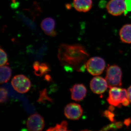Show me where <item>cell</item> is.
Returning a JSON list of instances; mask_svg holds the SVG:
<instances>
[{
	"label": "cell",
	"instance_id": "cell-23",
	"mask_svg": "<svg viewBox=\"0 0 131 131\" xmlns=\"http://www.w3.org/2000/svg\"><path fill=\"white\" fill-rule=\"evenodd\" d=\"M127 96L128 99L131 103V86L129 87L127 90Z\"/></svg>",
	"mask_w": 131,
	"mask_h": 131
},
{
	"label": "cell",
	"instance_id": "cell-11",
	"mask_svg": "<svg viewBox=\"0 0 131 131\" xmlns=\"http://www.w3.org/2000/svg\"><path fill=\"white\" fill-rule=\"evenodd\" d=\"M56 21L54 19L48 17L43 20L41 23V27L47 35L54 37L57 35L55 31Z\"/></svg>",
	"mask_w": 131,
	"mask_h": 131
},
{
	"label": "cell",
	"instance_id": "cell-14",
	"mask_svg": "<svg viewBox=\"0 0 131 131\" xmlns=\"http://www.w3.org/2000/svg\"><path fill=\"white\" fill-rule=\"evenodd\" d=\"M33 67L35 74L38 76H42L50 71V67L48 64L43 63L40 64L38 61L34 62Z\"/></svg>",
	"mask_w": 131,
	"mask_h": 131
},
{
	"label": "cell",
	"instance_id": "cell-12",
	"mask_svg": "<svg viewBox=\"0 0 131 131\" xmlns=\"http://www.w3.org/2000/svg\"><path fill=\"white\" fill-rule=\"evenodd\" d=\"M91 0H73L74 8L78 12H87L91 9L92 7Z\"/></svg>",
	"mask_w": 131,
	"mask_h": 131
},
{
	"label": "cell",
	"instance_id": "cell-6",
	"mask_svg": "<svg viewBox=\"0 0 131 131\" xmlns=\"http://www.w3.org/2000/svg\"><path fill=\"white\" fill-rule=\"evenodd\" d=\"M106 9L110 14L119 16L126 12V5L125 0H110L106 5Z\"/></svg>",
	"mask_w": 131,
	"mask_h": 131
},
{
	"label": "cell",
	"instance_id": "cell-2",
	"mask_svg": "<svg viewBox=\"0 0 131 131\" xmlns=\"http://www.w3.org/2000/svg\"><path fill=\"white\" fill-rule=\"evenodd\" d=\"M108 102L114 106L129 105L130 101L127 96V90L117 87L110 88L109 96L107 98Z\"/></svg>",
	"mask_w": 131,
	"mask_h": 131
},
{
	"label": "cell",
	"instance_id": "cell-21",
	"mask_svg": "<svg viewBox=\"0 0 131 131\" xmlns=\"http://www.w3.org/2000/svg\"><path fill=\"white\" fill-rule=\"evenodd\" d=\"M105 116L111 122H114L115 121L114 114L112 113L110 110H106L104 113Z\"/></svg>",
	"mask_w": 131,
	"mask_h": 131
},
{
	"label": "cell",
	"instance_id": "cell-7",
	"mask_svg": "<svg viewBox=\"0 0 131 131\" xmlns=\"http://www.w3.org/2000/svg\"><path fill=\"white\" fill-rule=\"evenodd\" d=\"M45 125L43 118L38 114H34L30 115L27 121V127L29 131H42Z\"/></svg>",
	"mask_w": 131,
	"mask_h": 131
},
{
	"label": "cell",
	"instance_id": "cell-8",
	"mask_svg": "<svg viewBox=\"0 0 131 131\" xmlns=\"http://www.w3.org/2000/svg\"><path fill=\"white\" fill-rule=\"evenodd\" d=\"M83 110L79 104L74 103H70L66 105L64 108V114L67 118L73 120H77L81 118Z\"/></svg>",
	"mask_w": 131,
	"mask_h": 131
},
{
	"label": "cell",
	"instance_id": "cell-3",
	"mask_svg": "<svg viewBox=\"0 0 131 131\" xmlns=\"http://www.w3.org/2000/svg\"><path fill=\"white\" fill-rule=\"evenodd\" d=\"M122 73L118 66H108L107 69L106 80L109 88L122 85Z\"/></svg>",
	"mask_w": 131,
	"mask_h": 131
},
{
	"label": "cell",
	"instance_id": "cell-17",
	"mask_svg": "<svg viewBox=\"0 0 131 131\" xmlns=\"http://www.w3.org/2000/svg\"><path fill=\"white\" fill-rule=\"evenodd\" d=\"M46 101H49L51 102H52V100L47 95V90L46 89H45L42 91H40V96L38 100V102L44 103V102H45Z\"/></svg>",
	"mask_w": 131,
	"mask_h": 131
},
{
	"label": "cell",
	"instance_id": "cell-24",
	"mask_svg": "<svg viewBox=\"0 0 131 131\" xmlns=\"http://www.w3.org/2000/svg\"><path fill=\"white\" fill-rule=\"evenodd\" d=\"M131 123V120L129 118L125 120V121H124V124L127 126L130 124Z\"/></svg>",
	"mask_w": 131,
	"mask_h": 131
},
{
	"label": "cell",
	"instance_id": "cell-13",
	"mask_svg": "<svg viewBox=\"0 0 131 131\" xmlns=\"http://www.w3.org/2000/svg\"><path fill=\"white\" fill-rule=\"evenodd\" d=\"M121 40L126 43H131V24L123 26L119 31Z\"/></svg>",
	"mask_w": 131,
	"mask_h": 131
},
{
	"label": "cell",
	"instance_id": "cell-10",
	"mask_svg": "<svg viewBox=\"0 0 131 131\" xmlns=\"http://www.w3.org/2000/svg\"><path fill=\"white\" fill-rule=\"evenodd\" d=\"M70 90L71 93V99L75 101H81L86 95L87 89L83 84H75Z\"/></svg>",
	"mask_w": 131,
	"mask_h": 131
},
{
	"label": "cell",
	"instance_id": "cell-9",
	"mask_svg": "<svg viewBox=\"0 0 131 131\" xmlns=\"http://www.w3.org/2000/svg\"><path fill=\"white\" fill-rule=\"evenodd\" d=\"M108 87L106 79L100 77H94L90 82V87L91 90L94 93L98 94L103 93Z\"/></svg>",
	"mask_w": 131,
	"mask_h": 131
},
{
	"label": "cell",
	"instance_id": "cell-1",
	"mask_svg": "<svg viewBox=\"0 0 131 131\" xmlns=\"http://www.w3.org/2000/svg\"><path fill=\"white\" fill-rule=\"evenodd\" d=\"M89 56L81 45L62 44L59 47L58 57L61 65L78 71H82L86 68L85 61Z\"/></svg>",
	"mask_w": 131,
	"mask_h": 131
},
{
	"label": "cell",
	"instance_id": "cell-15",
	"mask_svg": "<svg viewBox=\"0 0 131 131\" xmlns=\"http://www.w3.org/2000/svg\"><path fill=\"white\" fill-rule=\"evenodd\" d=\"M0 74L1 84L7 82L12 76V69L6 66H1L0 68Z\"/></svg>",
	"mask_w": 131,
	"mask_h": 131
},
{
	"label": "cell",
	"instance_id": "cell-19",
	"mask_svg": "<svg viewBox=\"0 0 131 131\" xmlns=\"http://www.w3.org/2000/svg\"><path fill=\"white\" fill-rule=\"evenodd\" d=\"M8 92L4 88H1L0 89V102L5 103L7 99Z\"/></svg>",
	"mask_w": 131,
	"mask_h": 131
},
{
	"label": "cell",
	"instance_id": "cell-22",
	"mask_svg": "<svg viewBox=\"0 0 131 131\" xmlns=\"http://www.w3.org/2000/svg\"><path fill=\"white\" fill-rule=\"evenodd\" d=\"M126 5L127 12H131V0H125Z\"/></svg>",
	"mask_w": 131,
	"mask_h": 131
},
{
	"label": "cell",
	"instance_id": "cell-18",
	"mask_svg": "<svg viewBox=\"0 0 131 131\" xmlns=\"http://www.w3.org/2000/svg\"><path fill=\"white\" fill-rule=\"evenodd\" d=\"M0 54H1V62L0 66H3L7 64L8 62L7 55L6 52L1 48L0 49Z\"/></svg>",
	"mask_w": 131,
	"mask_h": 131
},
{
	"label": "cell",
	"instance_id": "cell-4",
	"mask_svg": "<svg viewBox=\"0 0 131 131\" xmlns=\"http://www.w3.org/2000/svg\"><path fill=\"white\" fill-rule=\"evenodd\" d=\"M86 65L89 73L93 75L98 76L103 73L106 63L103 58L100 57H94L87 61Z\"/></svg>",
	"mask_w": 131,
	"mask_h": 131
},
{
	"label": "cell",
	"instance_id": "cell-20",
	"mask_svg": "<svg viewBox=\"0 0 131 131\" xmlns=\"http://www.w3.org/2000/svg\"><path fill=\"white\" fill-rule=\"evenodd\" d=\"M122 123L121 122H116L115 123L112 124L110 125L105 127V128H103L102 130H107L110 129H120L121 128L122 126Z\"/></svg>",
	"mask_w": 131,
	"mask_h": 131
},
{
	"label": "cell",
	"instance_id": "cell-5",
	"mask_svg": "<svg viewBox=\"0 0 131 131\" xmlns=\"http://www.w3.org/2000/svg\"><path fill=\"white\" fill-rule=\"evenodd\" d=\"M11 83L15 90L20 93H25L29 91L31 87V81L24 75H18L14 76Z\"/></svg>",
	"mask_w": 131,
	"mask_h": 131
},
{
	"label": "cell",
	"instance_id": "cell-16",
	"mask_svg": "<svg viewBox=\"0 0 131 131\" xmlns=\"http://www.w3.org/2000/svg\"><path fill=\"white\" fill-rule=\"evenodd\" d=\"M68 122L63 121L60 124H57L55 126L51 127L46 131H68Z\"/></svg>",
	"mask_w": 131,
	"mask_h": 131
}]
</instances>
